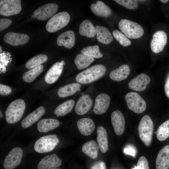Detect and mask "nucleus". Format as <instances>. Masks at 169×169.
Returning a JSON list of instances; mask_svg holds the SVG:
<instances>
[{"label":"nucleus","mask_w":169,"mask_h":169,"mask_svg":"<svg viewBox=\"0 0 169 169\" xmlns=\"http://www.w3.org/2000/svg\"><path fill=\"white\" fill-rule=\"evenodd\" d=\"M106 69L102 64L93 66L78 74L75 77L76 81L82 84L90 83L103 76Z\"/></svg>","instance_id":"nucleus-1"},{"label":"nucleus","mask_w":169,"mask_h":169,"mask_svg":"<svg viewBox=\"0 0 169 169\" xmlns=\"http://www.w3.org/2000/svg\"><path fill=\"white\" fill-rule=\"evenodd\" d=\"M26 108V104L21 99L15 100L11 102L5 111L6 120L9 124L15 123L22 117Z\"/></svg>","instance_id":"nucleus-2"},{"label":"nucleus","mask_w":169,"mask_h":169,"mask_svg":"<svg viewBox=\"0 0 169 169\" xmlns=\"http://www.w3.org/2000/svg\"><path fill=\"white\" fill-rule=\"evenodd\" d=\"M139 136L147 146L151 143L154 130V124L149 116L145 115L142 118L138 128Z\"/></svg>","instance_id":"nucleus-3"},{"label":"nucleus","mask_w":169,"mask_h":169,"mask_svg":"<svg viewBox=\"0 0 169 169\" xmlns=\"http://www.w3.org/2000/svg\"><path fill=\"white\" fill-rule=\"evenodd\" d=\"M118 26L120 31L129 38H138L144 33V29L140 24L127 19L121 20Z\"/></svg>","instance_id":"nucleus-4"},{"label":"nucleus","mask_w":169,"mask_h":169,"mask_svg":"<svg viewBox=\"0 0 169 169\" xmlns=\"http://www.w3.org/2000/svg\"><path fill=\"white\" fill-rule=\"evenodd\" d=\"M69 14L66 12L59 13L52 16L46 24L47 31L55 32L66 26L70 20Z\"/></svg>","instance_id":"nucleus-5"},{"label":"nucleus","mask_w":169,"mask_h":169,"mask_svg":"<svg viewBox=\"0 0 169 169\" xmlns=\"http://www.w3.org/2000/svg\"><path fill=\"white\" fill-rule=\"evenodd\" d=\"M59 139L55 134L48 135L39 138L35 143L34 149L40 153L52 151L57 145Z\"/></svg>","instance_id":"nucleus-6"},{"label":"nucleus","mask_w":169,"mask_h":169,"mask_svg":"<svg viewBox=\"0 0 169 169\" xmlns=\"http://www.w3.org/2000/svg\"><path fill=\"white\" fill-rule=\"evenodd\" d=\"M125 99L128 108L134 112L140 114L146 110V102L138 93L132 92L128 93L125 95Z\"/></svg>","instance_id":"nucleus-7"},{"label":"nucleus","mask_w":169,"mask_h":169,"mask_svg":"<svg viewBox=\"0 0 169 169\" xmlns=\"http://www.w3.org/2000/svg\"><path fill=\"white\" fill-rule=\"evenodd\" d=\"M20 0H0V14L9 16L17 14L21 11Z\"/></svg>","instance_id":"nucleus-8"},{"label":"nucleus","mask_w":169,"mask_h":169,"mask_svg":"<svg viewBox=\"0 0 169 169\" xmlns=\"http://www.w3.org/2000/svg\"><path fill=\"white\" fill-rule=\"evenodd\" d=\"M23 151L19 147L13 149L6 156L3 165L5 169H13L21 162Z\"/></svg>","instance_id":"nucleus-9"},{"label":"nucleus","mask_w":169,"mask_h":169,"mask_svg":"<svg viewBox=\"0 0 169 169\" xmlns=\"http://www.w3.org/2000/svg\"><path fill=\"white\" fill-rule=\"evenodd\" d=\"M167 42V36L166 32L163 30L155 32L153 36L151 43V48L155 53H158L163 50Z\"/></svg>","instance_id":"nucleus-10"},{"label":"nucleus","mask_w":169,"mask_h":169,"mask_svg":"<svg viewBox=\"0 0 169 169\" xmlns=\"http://www.w3.org/2000/svg\"><path fill=\"white\" fill-rule=\"evenodd\" d=\"M58 8V6L56 3H47L35 10L33 14L38 19L45 20L53 16L57 12Z\"/></svg>","instance_id":"nucleus-11"},{"label":"nucleus","mask_w":169,"mask_h":169,"mask_svg":"<svg viewBox=\"0 0 169 169\" xmlns=\"http://www.w3.org/2000/svg\"><path fill=\"white\" fill-rule=\"evenodd\" d=\"M150 81V78L148 75L142 73L131 79L128 83V85L131 90L142 91L146 90Z\"/></svg>","instance_id":"nucleus-12"},{"label":"nucleus","mask_w":169,"mask_h":169,"mask_svg":"<svg viewBox=\"0 0 169 169\" xmlns=\"http://www.w3.org/2000/svg\"><path fill=\"white\" fill-rule=\"evenodd\" d=\"M62 163L61 160L56 154L47 155L41 159L39 162L38 169H56Z\"/></svg>","instance_id":"nucleus-13"},{"label":"nucleus","mask_w":169,"mask_h":169,"mask_svg":"<svg viewBox=\"0 0 169 169\" xmlns=\"http://www.w3.org/2000/svg\"><path fill=\"white\" fill-rule=\"evenodd\" d=\"M3 39L6 43L16 46L26 43L29 41V38L25 34L10 32L4 35Z\"/></svg>","instance_id":"nucleus-14"},{"label":"nucleus","mask_w":169,"mask_h":169,"mask_svg":"<svg viewBox=\"0 0 169 169\" xmlns=\"http://www.w3.org/2000/svg\"><path fill=\"white\" fill-rule=\"evenodd\" d=\"M110 97L107 94L101 93L96 98L93 109L95 113L100 115L104 113L108 109L110 104Z\"/></svg>","instance_id":"nucleus-15"},{"label":"nucleus","mask_w":169,"mask_h":169,"mask_svg":"<svg viewBox=\"0 0 169 169\" xmlns=\"http://www.w3.org/2000/svg\"><path fill=\"white\" fill-rule=\"evenodd\" d=\"M111 123L115 134L118 136L122 135L125 128V120L121 112L119 110L113 112L111 115Z\"/></svg>","instance_id":"nucleus-16"},{"label":"nucleus","mask_w":169,"mask_h":169,"mask_svg":"<svg viewBox=\"0 0 169 169\" xmlns=\"http://www.w3.org/2000/svg\"><path fill=\"white\" fill-rule=\"evenodd\" d=\"M92 104V100L88 95H83L79 98L76 105V113L79 115L86 114L90 109Z\"/></svg>","instance_id":"nucleus-17"},{"label":"nucleus","mask_w":169,"mask_h":169,"mask_svg":"<svg viewBox=\"0 0 169 169\" xmlns=\"http://www.w3.org/2000/svg\"><path fill=\"white\" fill-rule=\"evenodd\" d=\"M63 68V65L61 62L55 63L46 73L44 79L49 84H52L56 82L61 75Z\"/></svg>","instance_id":"nucleus-18"},{"label":"nucleus","mask_w":169,"mask_h":169,"mask_svg":"<svg viewBox=\"0 0 169 169\" xmlns=\"http://www.w3.org/2000/svg\"><path fill=\"white\" fill-rule=\"evenodd\" d=\"M156 169L169 168V145L164 146L158 152L156 160Z\"/></svg>","instance_id":"nucleus-19"},{"label":"nucleus","mask_w":169,"mask_h":169,"mask_svg":"<svg viewBox=\"0 0 169 169\" xmlns=\"http://www.w3.org/2000/svg\"><path fill=\"white\" fill-rule=\"evenodd\" d=\"M45 110L44 108L41 106L29 114L21 122L22 126L27 128L38 120L44 114Z\"/></svg>","instance_id":"nucleus-20"},{"label":"nucleus","mask_w":169,"mask_h":169,"mask_svg":"<svg viewBox=\"0 0 169 169\" xmlns=\"http://www.w3.org/2000/svg\"><path fill=\"white\" fill-rule=\"evenodd\" d=\"M75 37L74 32L69 30L60 34L57 39V45L59 46H64L68 49L72 48L74 45Z\"/></svg>","instance_id":"nucleus-21"},{"label":"nucleus","mask_w":169,"mask_h":169,"mask_svg":"<svg viewBox=\"0 0 169 169\" xmlns=\"http://www.w3.org/2000/svg\"><path fill=\"white\" fill-rule=\"evenodd\" d=\"M78 128L82 135L88 136L90 135L95 128V124L91 119L85 118L79 119L77 123Z\"/></svg>","instance_id":"nucleus-22"},{"label":"nucleus","mask_w":169,"mask_h":169,"mask_svg":"<svg viewBox=\"0 0 169 169\" xmlns=\"http://www.w3.org/2000/svg\"><path fill=\"white\" fill-rule=\"evenodd\" d=\"M90 9L95 15L104 18H108L112 14L110 8L103 2L98 1L91 4Z\"/></svg>","instance_id":"nucleus-23"},{"label":"nucleus","mask_w":169,"mask_h":169,"mask_svg":"<svg viewBox=\"0 0 169 169\" xmlns=\"http://www.w3.org/2000/svg\"><path fill=\"white\" fill-rule=\"evenodd\" d=\"M60 124L58 120L54 119H44L40 120L37 127L40 132L46 133L58 127Z\"/></svg>","instance_id":"nucleus-24"},{"label":"nucleus","mask_w":169,"mask_h":169,"mask_svg":"<svg viewBox=\"0 0 169 169\" xmlns=\"http://www.w3.org/2000/svg\"><path fill=\"white\" fill-rule=\"evenodd\" d=\"M130 72L129 66L127 64H124L112 70L110 73L109 76L112 80L120 81L126 79L130 74Z\"/></svg>","instance_id":"nucleus-25"},{"label":"nucleus","mask_w":169,"mask_h":169,"mask_svg":"<svg viewBox=\"0 0 169 169\" xmlns=\"http://www.w3.org/2000/svg\"><path fill=\"white\" fill-rule=\"evenodd\" d=\"M95 28L97 39L99 42L108 44L113 41V36L107 28L104 26L97 25Z\"/></svg>","instance_id":"nucleus-26"},{"label":"nucleus","mask_w":169,"mask_h":169,"mask_svg":"<svg viewBox=\"0 0 169 169\" xmlns=\"http://www.w3.org/2000/svg\"><path fill=\"white\" fill-rule=\"evenodd\" d=\"M97 140L99 148L102 153H105L108 150L107 131L104 127L100 126L97 129Z\"/></svg>","instance_id":"nucleus-27"},{"label":"nucleus","mask_w":169,"mask_h":169,"mask_svg":"<svg viewBox=\"0 0 169 169\" xmlns=\"http://www.w3.org/2000/svg\"><path fill=\"white\" fill-rule=\"evenodd\" d=\"M79 33L82 36L88 38H93L95 35L96 29L90 21L85 19L79 25Z\"/></svg>","instance_id":"nucleus-28"},{"label":"nucleus","mask_w":169,"mask_h":169,"mask_svg":"<svg viewBox=\"0 0 169 169\" xmlns=\"http://www.w3.org/2000/svg\"><path fill=\"white\" fill-rule=\"evenodd\" d=\"M81 87V85L77 83L68 84L60 88L58 91L57 95L61 98L71 96L79 90Z\"/></svg>","instance_id":"nucleus-29"},{"label":"nucleus","mask_w":169,"mask_h":169,"mask_svg":"<svg viewBox=\"0 0 169 169\" xmlns=\"http://www.w3.org/2000/svg\"><path fill=\"white\" fill-rule=\"evenodd\" d=\"M99 149L98 144L93 140L85 143L82 147V151L89 157L95 159L97 157Z\"/></svg>","instance_id":"nucleus-30"},{"label":"nucleus","mask_w":169,"mask_h":169,"mask_svg":"<svg viewBox=\"0 0 169 169\" xmlns=\"http://www.w3.org/2000/svg\"><path fill=\"white\" fill-rule=\"evenodd\" d=\"M74 103L73 100H67L57 106L54 110V113L57 117L64 115L71 111Z\"/></svg>","instance_id":"nucleus-31"},{"label":"nucleus","mask_w":169,"mask_h":169,"mask_svg":"<svg viewBox=\"0 0 169 169\" xmlns=\"http://www.w3.org/2000/svg\"><path fill=\"white\" fill-rule=\"evenodd\" d=\"M95 60L94 58L83 54H78L74 59V63L78 69L89 66Z\"/></svg>","instance_id":"nucleus-32"},{"label":"nucleus","mask_w":169,"mask_h":169,"mask_svg":"<svg viewBox=\"0 0 169 169\" xmlns=\"http://www.w3.org/2000/svg\"><path fill=\"white\" fill-rule=\"evenodd\" d=\"M43 65H40L25 72L23 74V80L27 83L33 82L43 71Z\"/></svg>","instance_id":"nucleus-33"},{"label":"nucleus","mask_w":169,"mask_h":169,"mask_svg":"<svg viewBox=\"0 0 169 169\" xmlns=\"http://www.w3.org/2000/svg\"><path fill=\"white\" fill-rule=\"evenodd\" d=\"M48 59L47 56L45 54H38L29 59L26 63L25 67L28 69H32L45 62Z\"/></svg>","instance_id":"nucleus-34"},{"label":"nucleus","mask_w":169,"mask_h":169,"mask_svg":"<svg viewBox=\"0 0 169 169\" xmlns=\"http://www.w3.org/2000/svg\"><path fill=\"white\" fill-rule=\"evenodd\" d=\"M155 133L159 141H162L166 140L169 137V120L161 124Z\"/></svg>","instance_id":"nucleus-35"},{"label":"nucleus","mask_w":169,"mask_h":169,"mask_svg":"<svg viewBox=\"0 0 169 169\" xmlns=\"http://www.w3.org/2000/svg\"><path fill=\"white\" fill-rule=\"evenodd\" d=\"M80 52L93 58H99L103 55L100 52L99 46L97 45L85 47L81 49Z\"/></svg>","instance_id":"nucleus-36"},{"label":"nucleus","mask_w":169,"mask_h":169,"mask_svg":"<svg viewBox=\"0 0 169 169\" xmlns=\"http://www.w3.org/2000/svg\"><path fill=\"white\" fill-rule=\"evenodd\" d=\"M112 34L115 39L123 46L126 47L131 45V42L130 40L119 31H113Z\"/></svg>","instance_id":"nucleus-37"},{"label":"nucleus","mask_w":169,"mask_h":169,"mask_svg":"<svg viewBox=\"0 0 169 169\" xmlns=\"http://www.w3.org/2000/svg\"><path fill=\"white\" fill-rule=\"evenodd\" d=\"M114 1L123 6L130 9H135L138 6L136 0H115Z\"/></svg>","instance_id":"nucleus-38"},{"label":"nucleus","mask_w":169,"mask_h":169,"mask_svg":"<svg viewBox=\"0 0 169 169\" xmlns=\"http://www.w3.org/2000/svg\"><path fill=\"white\" fill-rule=\"evenodd\" d=\"M132 169H149L148 161L144 156L141 157L139 159L137 166Z\"/></svg>","instance_id":"nucleus-39"},{"label":"nucleus","mask_w":169,"mask_h":169,"mask_svg":"<svg viewBox=\"0 0 169 169\" xmlns=\"http://www.w3.org/2000/svg\"><path fill=\"white\" fill-rule=\"evenodd\" d=\"M124 152L126 155H130L135 157L136 153V150L133 146L128 145L124 148Z\"/></svg>","instance_id":"nucleus-40"},{"label":"nucleus","mask_w":169,"mask_h":169,"mask_svg":"<svg viewBox=\"0 0 169 169\" xmlns=\"http://www.w3.org/2000/svg\"><path fill=\"white\" fill-rule=\"evenodd\" d=\"M11 88L9 86L3 84H0V94L2 95L7 96L9 95L12 92Z\"/></svg>","instance_id":"nucleus-41"},{"label":"nucleus","mask_w":169,"mask_h":169,"mask_svg":"<svg viewBox=\"0 0 169 169\" xmlns=\"http://www.w3.org/2000/svg\"><path fill=\"white\" fill-rule=\"evenodd\" d=\"M12 21L8 19L1 18L0 19V30L1 31L6 29L12 24Z\"/></svg>","instance_id":"nucleus-42"},{"label":"nucleus","mask_w":169,"mask_h":169,"mask_svg":"<svg viewBox=\"0 0 169 169\" xmlns=\"http://www.w3.org/2000/svg\"><path fill=\"white\" fill-rule=\"evenodd\" d=\"M91 169H106L105 165L103 161L98 162L92 166Z\"/></svg>","instance_id":"nucleus-43"},{"label":"nucleus","mask_w":169,"mask_h":169,"mask_svg":"<svg viewBox=\"0 0 169 169\" xmlns=\"http://www.w3.org/2000/svg\"><path fill=\"white\" fill-rule=\"evenodd\" d=\"M164 90L166 95L169 98V72L166 78L164 85Z\"/></svg>","instance_id":"nucleus-44"},{"label":"nucleus","mask_w":169,"mask_h":169,"mask_svg":"<svg viewBox=\"0 0 169 169\" xmlns=\"http://www.w3.org/2000/svg\"><path fill=\"white\" fill-rule=\"evenodd\" d=\"M160 1L161 2L163 3H166L167 2L169 1V0H160Z\"/></svg>","instance_id":"nucleus-45"},{"label":"nucleus","mask_w":169,"mask_h":169,"mask_svg":"<svg viewBox=\"0 0 169 169\" xmlns=\"http://www.w3.org/2000/svg\"><path fill=\"white\" fill-rule=\"evenodd\" d=\"M61 62L62 64L63 65H64L65 64V62L64 60H62L61 61Z\"/></svg>","instance_id":"nucleus-46"},{"label":"nucleus","mask_w":169,"mask_h":169,"mask_svg":"<svg viewBox=\"0 0 169 169\" xmlns=\"http://www.w3.org/2000/svg\"><path fill=\"white\" fill-rule=\"evenodd\" d=\"M0 118H1L3 116V114L2 113L1 110H0Z\"/></svg>","instance_id":"nucleus-47"},{"label":"nucleus","mask_w":169,"mask_h":169,"mask_svg":"<svg viewBox=\"0 0 169 169\" xmlns=\"http://www.w3.org/2000/svg\"><path fill=\"white\" fill-rule=\"evenodd\" d=\"M31 17L32 18H36L35 16H34V15L33 14L32 15Z\"/></svg>","instance_id":"nucleus-48"},{"label":"nucleus","mask_w":169,"mask_h":169,"mask_svg":"<svg viewBox=\"0 0 169 169\" xmlns=\"http://www.w3.org/2000/svg\"><path fill=\"white\" fill-rule=\"evenodd\" d=\"M0 53H1V52H2V47L1 46H0Z\"/></svg>","instance_id":"nucleus-49"},{"label":"nucleus","mask_w":169,"mask_h":169,"mask_svg":"<svg viewBox=\"0 0 169 169\" xmlns=\"http://www.w3.org/2000/svg\"><path fill=\"white\" fill-rule=\"evenodd\" d=\"M61 169L59 168H57V169Z\"/></svg>","instance_id":"nucleus-50"}]
</instances>
